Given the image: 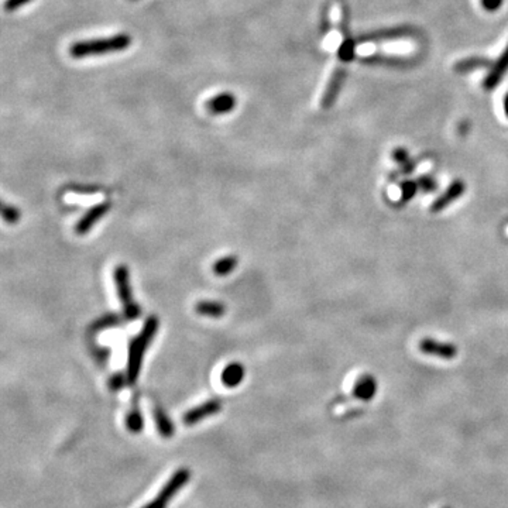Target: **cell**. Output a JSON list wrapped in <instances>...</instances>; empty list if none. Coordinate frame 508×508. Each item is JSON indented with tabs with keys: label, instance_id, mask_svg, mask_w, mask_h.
<instances>
[{
	"label": "cell",
	"instance_id": "6da1fadb",
	"mask_svg": "<svg viewBox=\"0 0 508 508\" xmlns=\"http://www.w3.org/2000/svg\"><path fill=\"white\" fill-rule=\"evenodd\" d=\"M132 41H133V38L130 34L119 33V34L110 36V37L75 41L70 45L68 52L72 59H77V60L88 59V56L125 51L132 45Z\"/></svg>",
	"mask_w": 508,
	"mask_h": 508
},
{
	"label": "cell",
	"instance_id": "7a4b0ae2",
	"mask_svg": "<svg viewBox=\"0 0 508 508\" xmlns=\"http://www.w3.org/2000/svg\"><path fill=\"white\" fill-rule=\"evenodd\" d=\"M158 325H160V321L154 315L150 316L146 321V323H144L141 332L139 333V336L134 337L133 342L130 344L129 362H128V370H126L129 384H134L139 378L146 349L148 348L155 332L158 330Z\"/></svg>",
	"mask_w": 508,
	"mask_h": 508
},
{
	"label": "cell",
	"instance_id": "3957f363",
	"mask_svg": "<svg viewBox=\"0 0 508 508\" xmlns=\"http://www.w3.org/2000/svg\"><path fill=\"white\" fill-rule=\"evenodd\" d=\"M190 479H191V472L188 469H178L171 476V479L162 486L155 498L141 508H167L168 502L173 501L176 494L184 488V486L190 482Z\"/></svg>",
	"mask_w": 508,
	"mask_h": 508
},
{
	"label": "cell",
	"instance_id": "277c9868",
	"mask_svg": "<svg viewBox=\"0 0 508 508\" xmlns=\"http://www.w3.org/2000/svg\"><path fill=\"white\" fill-rule=\"evenodd\" d=\"M115 281H116V288H118V294L119 298L122 301L123 305V311L128 319L133 321L137 319L141 314V309L139 307V304L133 300L132 295V287H130V277H129V270L126 265H119L115 270Z\"/></svg>",
	"mask_w": 508,
	"mask_h": 508
},
{
	"label": "cell",
	"instance_id": "5b68a950",
	"mask_svg": "<svg viewBox=\"0 0 508 508\" xmlns=\"http://www.w3.org/2000/svg\"><path fill=\"white\" fill-rule=\"evenodd\" d=\"M420 351L424 355L433 356L442 360H452L455 359L459 353V349L455 344L449 342H439L433 337H424L420 342Z\"/></svg>",
	"mask_w": 508,
	"mask_h": 508
},
{
	"label": "cell",
	"instance_id": "8992f818",
	"mask_svg": "<svg viewBox=\"0 0 508 508\" xmlns=\"http://www.w3.org/2000/svg\"><path fill=\"white\" fill-rule=\"evenodd\" d=\"M466 191V184L465 181L462 180H455L454 183H452L442 195H439L431 205L429 210L432 213H438V212H442L445 210L446 208H449L452 203L456 202Z\"/></svg>",
	"mask_w": 508,
	"mask_h": 508
},
{
	"label": "cell",
	"instance_id": "52a82bcc",
	"mask_svg": "<svg viewBox=\"0 0 508 508\" xmlns=\"http://www.w3.org/2000/svg\"><path fill=\"white\" fill-rule=\"evenodd\" d=\"M110 202H102V203H98L95 205L93 208H91L77 223L75 226V232L78 235H85L88 233L95 223H98L109 210H110Z\"/></svg>",
	"mask_w": 508,
	"mask_h": 508
},
{
	"label": "cell",
	"instance_id": "ba28073f",
	"mask_svg": "<svg viewBox=\"0 0 508 508\" xmlns=\"http://www.w3.org/2000/svg\"><path fill=\"white\" fill-rule=\"evenodd\" d=\"M220 410H222V404L217 400H209V401L190 410L188 413H185L184 424L188 426L195 425V424L206 420L208 417L216 415L217 413H220Z\"/></svg>",
	"mask_w": 508,
	"mask_h": 508
},
{
	"label": "cell",
	"instance_id": "9c48e42d",
	"mask_svg": "<svg viewBox=\"0 0 508 508\" xmlns=\"http://www.w3.org/2000/svg\"><path fill=\"white\" fill-rule=\"evenodd\" d=\"M236 103L238 100L233 93L223 92L208 99L205 107L210 115H226V113H231L236 107Z\"/></svg>",
	"mask_w": 508,
	"mask_h": 508
},
{
	"label": "cell",
	"instance_id": "30bf717a",
	"mask_svg": "<svg viewBox=\"0 0 508 508\" xmlns=\"http://www.w3.org/2000/svg\"><path fill=\"white\" fill-rule=\"evenodd\" d=\"M345 78H346V74L345 71L342 70H337L329 79L328 85H326V89L323 92V96H322V100H321V105L323 109H329L333 106V103L336 102L339 93H341V89L344 86V82H345Z\"/></svg>",
	"mask_w": 508,
	"mask_h": 508
},
{
	"label": "cell",
	"instance_id": "8fae6325",
	"mask_svg": "<svg viewBox=\"0 0 508 508\" xmlns=\"http://www.w3.org/2000/svg\"><path fill=\"white\" fill-rule=\"evenodd\" d=\"M377 392V380L371 374H362L352 390V395L356 400L370 401L374 399Z\"/></svg>",
	"mask_w": 508,
	"mask_h": 508
},
{
	"label": "cell",
	"instance_id": "7c38bea8",
	"mask_svg": "<svg viewBox=\"0 0 508 508\" xmlns=\"http://www.w3.org/2000/svg\"><path fill=\"white\" fill-rule=\"evenodd\" d=\"M507 71H508V45L505 47V49L500 55V59L495 61V64L490 70L488 75L486 77L484 88L486 89H493L494 86H497L501 82V79H502V77L505 75Z\"/></svg>",
	"mask_w": 508,
	"mask_h": 508
},
{
	"label": "cell",
	"instance_id": "4fadbf2b",
	"mask_svg": "<svg viewBox=\"0 0 508 508\" xmlns=\"http://www.w3.org/2000/svg\"><path fill=\"white\" fill-rule=\"evenodd\" d=\"M243 378H245V367L240 363H231L229 366H226L220 376L223 385L228 388L238 387L243 381Z\"/></svg>",
	"mask_w": 508,
	"mask_h": 508
},
{
	"label": "cell",
	"instance_id": "5bb4252c",
	"mask_svg": "<svg viewBox=\"0 0 508 508\" xmlns=\"http://www.w3.org/2000/svg\"><path fill=\"white\" fill-rule=\"evenodd\" d=\"M154 421L157 425V431L162 438H171L174 435V424L168 418L162 408H154Z\"/></svg>",
	"mask_w": 508,
	"mask_h": 508
},
{
	"label": "cell",
	"instance_id": "9a60e30c",
	"mask_svg": "<svg viewBox=\"0 0 508 508\" xmlns=\"http://www.w3.org/2000/svg\"><path fill=\"white\" fill-rule=\"evenodd\" d=\"M195 311L199 315H205L209 318H220L226 312V307L217 301H199L195 307Z\"/></svg>",
	"mask_w": 508,
	"mask_h": 508
},
{
	"label": "cell",
	"instance_id": "2e32d148",
	"mask_svg": "<svg viewBox=\"0 0 508 508\" xmlns=\"http://www.w3.org/2000/svg\"><path fill=\"white\" fill-rule=\"evenodd\" d=\"M238 263H239L238 257H235V256H226V257H222L220 260H217L213 264L212 270H213V272L216 275L224 277V275H229L236 268Z\"/></svg>",
	"mask_w": 508,
	"mask_h": 508
},
{
	"label": "cell",
	"instance_id": "e0dca14e",
	"mask_svg": "<svg viewBox=\"0 0 508 508\" xmlns=\"http://www.w3.org/2000/svg\"><path fill=\"white\" fill-rule=\"evenodd\" d=\"M394 161H397L401 165V171L404 174H411L415 168V161L410 157L408 151L406 148H395L392 151Z\"/></svg>",
	"mask_w": 508,
	"mask_h": 508
},
{
	"label": "cell",
	"instance_id": "ac0fdd59",
	"mask_svg": "<svg viewBox=\"0 0 508 508\" xmlns=\"http://www.w3.org/2000/svg\"><path fill=\"white\" fill-rule=\"evenodd\" d=\"M126 425H128V429L132 432V433H140L143 431V426H144V421H143V417L139 411L137 407H134L132 410V413L128 415V420H126Z\"/></svg>",
	"mask_w": 508,
	"mask_h": 508
},
{
	"label": "cell",
	"instance_id": "d6986e66",
	"mask_svg": "<svg viewBox=\"0 0 508 508\" xmlns=\"http://www.w3.org/2000/svg\"><path fill=\"white\" fill-rule=\"evenodd\" d=\"M420 187L417 180H406L401 183V202L406 203L408 201H411L417 192H418Z\"/></svg>",
	"mask_w": 508,
	"mask_h": 508
},
{
	"label": "cell",
	"instance_id": "ffe728a7",
	"mask_svg": "<svg viewBox=\"0 0 508 508\" xmlns=\"http://www.w3.org/2000/svg\"><path fill=\"white\" fill-rule=\"evenodd\" d=\"M355 49H356V45L353 41L348 40V41L342 43V45L337 49L339 59H341L342 61H351L355 55Z\"/></svg>",
	"mask_w": 508,
	"mask_h": 508
},
{
	"label": "cell",
	"instance_id": "44dd1931",
	"mask_svg": "<svg viewBox=\"0 0 508 508\" xmlns=\"http://www.w3.org/2000/svg\"><path fill=\"white\" fill-rule=\"evenodd\" d=\"M417 183L422 192H433L438 188V183L432 176H422L417 180Z\"/></svg>",
	"mask_w": 508,
	"mask_h": 508
},
{
	"label": "cell",
	"instance_id": "7402d4cb",
	"mask_svg": "<svg viewBox=\"0 0 508 508\" xmlns=\"http://www.w3.org/2000/svg\"><path fill=\"white\" fill-rule=\"evenodd\" d=\"M483 66H487V61L484 60H480V59H470V60H466V61H462L458 64V71H470V70H477L479 67H483Z\"/></svg>",
	"mask_w": 508,
	"mask_h": 508
},
{
	"label": "cell",
	"instance_id": "603a6c76",
	"mask_svg": "<svg viewBox=\"0 0 508 508\" xmlns=\"http://www.w3.org/2000/svg\"><path fill=\"white\" fill-rule=\"evenodd\" d=\"M3 219L9 223H16L20 219V212L17 208L15 206H9V205H3Z\"/></svg>",
	"mask_w": 508,
	"mask_h": 508
},
{
	"label": "cell",
	"instance_id": "cb8c5ba5",
	"mask_svg": "<svg viewBox=\"0 0 508 508\" xmlns=\"http://www.w3.org/2000/svg\"><path fill=\"white\" fill-rule=\"evenodd\" d=\"M31 0H6L5 2V10L6 12H16L17 9L29 5Z\"/></svg>",
	"mask_w": 508,
	"mask_h": 508
},
{
	"label": "cell",
	"instance_id": "d4e9b609",
	"mask_svg": "<svg viewBox=\"0 0 508 508\" xmlns=\"http://www.w3.org/2000/svg\"><path fill=\"white\" fill-rule=\"evenodd\" d=\"M128 381V376H125V374H116V376H113L111 377V380H110V388L111 390H121L123 385H125V383ZM129 383V381H128Z\"/></svg>",
	"mask_w": 508,
	"mask_h": 508
},
{
	"label": "cell",
	"instance_id": "484cf974",
	"mask_svg": "<svg viewBox=\"0 0 508 508\" xmlns=\"http://www.w3.org/2000/svg\"><path fill=\"white\" fill-rule=\"evenodd\" d=\"M482 6L488 10V12H494L497 9H500V6L502 5V0H480Z\"/></svg>",
	"mask_w": 508,
	"mask_h": 508
},
{
	"label": "cell",
	"instance_id": "4316f807",
	"mask_svg": "<svg viewBox=\"0 0 508 508\" xmlns=\"http://www.w3.org/2000/svg\"><path fill=\"white\" fill-rule=\"evenodd\" d=\"M502 106H504V111H505V115L508 116V95H505V98H504V103H502Z\"/></svg>",
	"mask_w": 508,
	"mask_h": 508
},
{
	"label": "cell",
	"instance_id": "83f0119b",
	"mask_svg": "<svg viewBox=\"0 0 508 508\" xmlns=\"http://www.w3.org/2000/svg\"><path fill=\"white\" fill-rule=\"evenodd\" d=\"M443 508H449V507H443Z\"/></svg>",
	"mask_w": 508,
	"mask_h": 508
}]
</instances>
